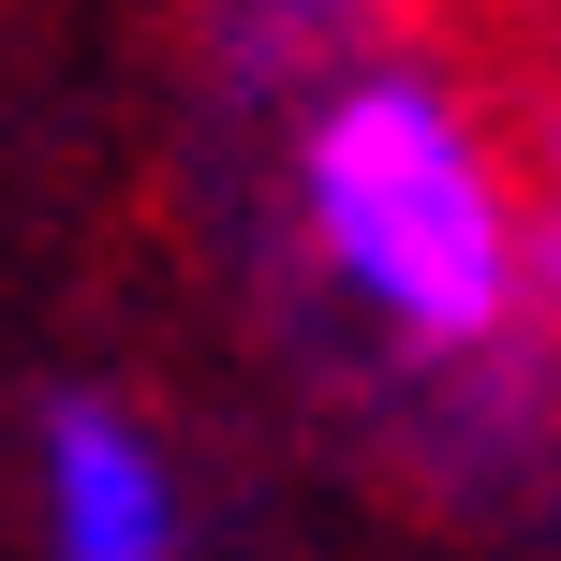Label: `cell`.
<instances>
[{
    "label": "cell",
    "mask_w": 561,
    "mask_h": 561,
    "mask_svg": "<svg viewBox=\"0 0 561 561\" xmlns=\"http://www.w3.org/2000/svg\"><path fill=\"white\" fill-rule=\"evenodd\" d=\"M296 193H310L325 266L355 280L399 340L473 355L517 310V193H503L488 118L458 104L444 75L385 59V75L325 89V118H310V148H296Z\"/></svg>",
    "instance_id": "obj_1"
},
{
    "label": "cell",
    "mask_w": 561,
    "mask_h": 561,
    "mask_svg": "<svg viewBox=\"0 0 561 561\" xmlns=\"http://www.w3.org/2000/svg\"><path fill=\"white\" fill-rule=\"evenodd\" d=\"M45 561H178V473L118 399L45 414Z\"/></svg>",
    "instance_id": "obj_2"
},
{
    "label": "cell",
    "mask_w": 561,
    "mask_h": 561,
    "mask_svg": "<svg viewBox=\"0 0 561 561\" xmlns=\"http://www.w3.org/2000/svg\"><path fill=\"white\" fill-rule=\"evenodd\" d=\"M533 193H547V222H561V75L533 89Z\"/></svg>",
    "instance_id": "obj_3"
}]
</instances>
